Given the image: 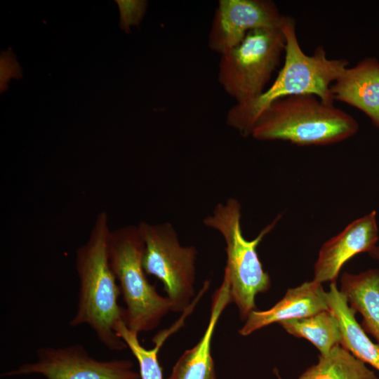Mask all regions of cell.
<instances>
[{
  "label": "cell",
  "instance_id": "obj_1",
  "mask_svg": "<svg viewBox=\"0 0 379 379\" xmlns=\"http://www.w3.org/2000/svg\"><path fill=\"white\" fill-rule=\"evenodd\" d=\"M110 232L108 216L102 211L87 241L76 251L79 289L77 309L69 326L88 325L106 348L119 351L127 347L115 331L125 320V310L118 303L121 292L109 261Z\"/></svg>",
  "mask_w": 379,
  "mask_h": 379
},
{
  "label": "cell",
  "instance_id": "obj_2",
  "mask_svg": "<svg viewBox=\"0 0 379 379\" xmlns=\"http://www.w3.org/2000/svg\"><path fill=\"white\" fill-rule=\"evenodd\" d=\"M285 36L284 62L272 85L256 99L235 104L227 112L228 125L242 135L248 136L256 119L272 102L298 95H314L326 103L333 104L330 88L348 67L345 58L331 59L323 46L313 54L302 49L295 31V20L284 18L281 27Z\"/></svg>",
  "mask_w": 379,
  "mask_h": 379
},
{
  "label": "cell",
  "instance_id": "obj_3",
  "mask_svg": "<svg viewBox=\"0 0 379 379\" xmlns=\"http://www.w3.org/2000/svg\"><path fill=\"white\" fill-rule=\"evenodd\" d=\"M350 114L314 95L283 98L272 102L251 131L259 140H283L297 145H326L350 138L359 130Z\"/></svg>",
  "mask_w": 379,
  "mask_h": 379
},
{
  "label": "cell",
  "instance_id": "obj_4",
  "mask_svg": "<svg viewBox=\"0 0 379 379\" xmlns=\"http://www.w3.org/2000/svg\"><path fill=\"white\" fill-rule=\"evenodd\" d=\"M144 251L145 242L138 225L111 230L109 261L126 304L125 324L137 334L156 328L171 311L168 299L160 295L147 279Z\"/></svg>",
  "mask_w": 379,
  "mask_h": 379
},
{
  "label": "cell",
  "instance_id": "obj_5",
  "mask_svg": "<svg viewBox=\"0 0 379 379\" xmlns=\"http://www.w3.org/2000/svg\"><path fill=\"white\" fill-rule=\"evenodd\" d=\"M280 217L277 216L252 240L243 235L241 206L236 199L218 204L213 213L204 220V224L218 231L225 241L227 264L224 273L230 280L232 302L236 304L242 321L255 310V296L270 288V277L264 270L257 248L274 228Z\"/></svg>",
  "mask_w": 379,
  "mask_h": 379
},
{
  "label": "cell",
  "instance_id": "obj_6",
  "mask_svg": "<svg viewBox=\"0 0 379 379\" xmlns=\"http://www.w3.org/2000/svg\"><path fill=\"white\" fill-rule=\"evenodd\" d=\"M285 44L281 28L259 29L220 55L218 81L236 104L249 102L264 93Z\"/></svg>",
  "mask_w": 379,
  "mask_h": 379
},
{
  "label": "cell",
  "instance_id": "obj_7",
  "mask_svg": "<svg viewBox=\"0 0 379 379\" xmlns=\"http://www.w3.org/2000/svg\"><path fill=\"white\" fill-rule=\"evenodd\" d=\"M138 226L145 242L142 265L145 273L162 282L171 311L189 310L194 295L196 248L182 246L169 222H141Z\"/></svg>",
  "mask_w": 379,
  "mask_h": 379
},
{
  "label": "cell",
  "instance_id": "obj_8",
  "mask_svg": "<svg viewBox=\"0 0 379 379\" xmlns=\"http://www.w3.org/2000/svg\"><path fill=\"white\" fill-rule=\"evenodd\" d=\"M36 357V361L23 364L3 375L39 374L46 379H140L131 361L98 360L81 345L40 347Z\"/></svg>",
  "mask_w": 379,
  "mask_h": 379
},
{
  "label": "cell",
  "instance_id": "obj_9",
  "mask_svg": "<svg viewBox=\"0 0 379 379\" xmlns=\"http://www.w3.org/2000/svg\"><path fill=\"white\" fill-rule=\"evenodd\" d=\"M285 15L270 0H220L208 34V48L222 55L259 29L281 28Z\"/></svg>",
  "mask_w": 379,
  "mask_h": 379
},
{
  "label": "cell",
  "instance_id": "obj_10",
  "mask_svg": "<svg viewBox=\"0 0 379 379\" xmlns=\"http://www.w3.org/2000/svg\"><path fill=\"white\" fill-rule=\"evenodd\" d=\"M378 239L375 211L351 222L321 247L314 267L313 280L320 284L335 282L344 264L359 253L370 251Z\"/></svg>",
  "mask_w": 379,
  "mask_h": 379
},
{
  "label": "cell",
  "instance_id": "obj_11",
  "mask_svg": "<svg viewBox=\"0 0 379 379\" xmlns=\"http://www.w3.org/2000/svg\"><path fill=\"white\" fill-rule=\"evenodd\" d=\"M329 310L327 292L314 280L288 288L284 296L272 307L250 313L239 333L246 336L273 323L312 316Z\"/></svg>",
  "mask_w": 379,
  "mask_h": 379
},
{
  "label": "cell",
  "instance_id": "obj_12",
  "mask_svg": "<svg viewBox=\"0 0 379 379\" xmlns=\"http://www.w3.org/2000/svg\"><path fill=\"white\" fill-rule=\"evenodd\" d=\"M333 100L345 102L363 112L379 128V61L366 58L347 67L332 84Z\"/></svg>",
  "mask_w": 379,
  "mask_h": 379
},
{
  "label": "cell",
  "instance_id": "obj_13",
  "mask_svg": "<svg viewBox=\"0 0 379 379\" xmlns=\"http://www.w3.org/2000/svg\"><path fill=\"white\" fill-rule=\"evenodd\" d=\"M230 302V280L224 273L221 285L212 296L210 317L201 338L180 357L168 379H216L211 341L220 317Z\"/></svg>",
  "mask_w": 379,
  "mask_h": 379
},
{
  "label": "cell",
  "instance_id": "obj_14",
  "mask_svg": "<svg viewBox=\"0 0 379 379\" xmlns=\"http://www.w3.org/2000/svg\"><path fill=\"white\" fill-rule=\"evenodd\" d=\"M340 292L350 307L361 315L362 328L379 346V269H368L359 274L343 272Z\"/></svg>",
  "mask_w": 379,
  "mask_h": 379
},
{
  "label": "cell",
  "instance_id": "obj_15",
  "mask_svg": "<svg viewBox=\"0 0 379 379\" xmlns=\"http://www.w3.org/2000/svg\"><path fill=\"white\" fill-rule=\"evenodd\" d=\"M329 310L336 317L342 335L340 345L355 357L379 371V346L373 343L355 318L345 296L331 282L327 292Z\"/></svg>",
  "mask_w": 379,
  "mask_h": 379
},
{
  "label": "cell",
  "instance_id": "obj_16",
  "mask_svg": "<svg viewBox=\"0 0 379 379\" xmlns=\"http://www.w3.org/2000/svg\"><path fill=\"white\" fill-rule=\"evenodd\" d=\"M279 324L289 334L309 340L319 351L320 355L328 354L341 343L339 323L330 310L321 311L307 317L282 321Z\"/></svg>",
  "mask_w": 379,
  "mask_h": 379
},
{
  "label": "cell",
  "instance_id": "obj_17",
  "mask_svg": "<svg viewBox=\"0 0 379 379\" xmlns=\"http://www.w3.org/2000/svg\"><path fill=\"white\" fill-rule=\"evenodd\" d=\"M278 379H283L277 371ZM297 379H378L375 373L342 345L335 346Z\"/></svg>",
  "mask_w": 379,
  "mask_h": 379
},
{
  "label": "cell",
  "instance_id": "obj_18",
  "mask_svg": "<svg viewBox=\"0 0 379 379\" xmlns=\"http://www.w3.org/2000/svg\"><path fill=\"white\" fill-rule=\"evenodd\" d=\"M116 333L126 343L127 347L136 358L139 365L140 379H163L162 368L158 360V353L171 330L161 333L155 339V346L147 349L142 346L136 333L127 328L121 321L116 328Z\"/></svg>",
  "mask_w": 379,
  "mask_h": 379
},
{
  "label": "cell",
  "instance_id": "obj_19",
  "mask_svg": "<svg viewBox=\"0 0 379 379\" xmlns=\"http://www.w3.org/2000/svg\"><path fill=\"white\" fill-rule=\"evenodd\" d=\"M119 10V26L126 33L131 27H138L147 7L145 0H116Z\"/></svg>",
  "mask_w": 379,
  "mask_h": 379
},
{
  "label": "cell",
  "instance_id": "obj_20",
  "mask_svg": "<svg viewBox=\"0 0 379 379\" xmlns=\"http://www.w3.org/2000/svg\"><path fill=\"white\" fill-rule=\"evenodd\" d=\"M22 70L15 55L11 48L1 51L0 55V91L4 92L8 88L11 79L22 78Z\"/></svg>",
  "mask_w": 379,
  "mask_h": 379
},
{
  "label": "cell",
  "instance_id": "obj_21",
  "mask_svg": "<svg viewBox=\"0 0 379 379\" xmlns=\"http://www.w3.org/2000/svg\"><path fill=\"white\" fill-rule=\"evenodd\" d=\"M368 254L371 258L379 262V247L375 246L370 251L368 252Z\"/></svg>",
  "mask_w": 379,
  "mask_h": 379
}]
</instances>
